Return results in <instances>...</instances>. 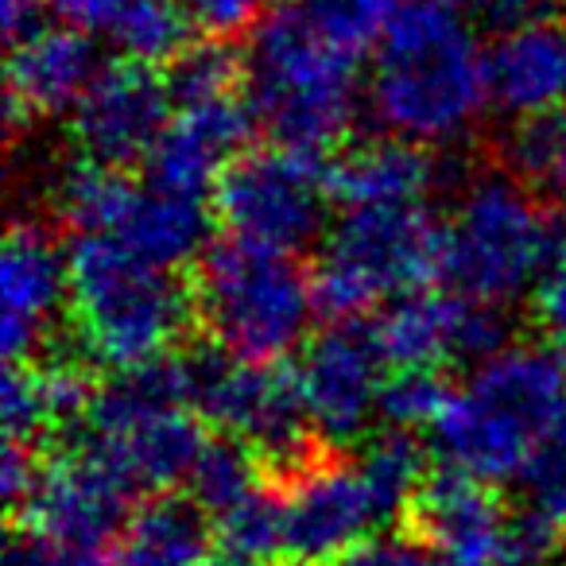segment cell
<instances>
[{
	"label": "cell",
	"instance_id": "5",
	"mask_svg": "<svg viewBox=\"0 0 566 566\" xmlns=\"http://www.w3.org/2000/svg\"><path fill=\"white\" fill-rule=\"evenodd\" d=\"M71 318L86 357L117 373L171 357L195 318V287L113 237L71 244Z\"/></svg>",
	"mask_w": 566,
	"mask_h": 566
},
{
	"label": "cell",
	"instance_id": "15",
	"mask_svg": "<svg viewBox=\"0 0 566 566\" xmlns=\"http://www.w3.org/2000/svg\"><path fill=\"white\" fill-rule=\"evenodd\" d=\"M133 496V489L113 478L102 462H94L86 450H74L40 465V478L17 516L24 520L28 532L43 539L86 555H109L133 520L128 516Z\"/></svg>",
	"mask_w": 566,
	"mask_h": 566
},
{
	"label": "cell",
	"instance_id": "32",
	"mask_svg": "<svg viewBox=\"0 0 566 566\" xmlns=\"http://www.w3.org/2000/svg\"><path fill=\"white\" fill-rule=\"evenodd\" d=\"M447 396H450V385L439 373L396 369L385 385V408H380V416H385L396 431H419V427L431 431L434 419L447 408Z\"/></svg>",
	"mask_w": 566,
	"mask_h": 566
},
{
	"label": "cell",
	"instance_id": "27",
	"mask_svg": "<svg viewBox=\"0 0 566 566\" xmlns=\"http://www.w3.org/2000/svg\"><path fill=\"white\" fill-rule=\"evenodd\" d=\"M504 159H509V171L547 190L566 210V109L551 117L516 120L504 144Z\"/></svg>",
	"mask_w": 566,
	"mask_h": 566
},
{
	"label": "cell",
	"instance_id": "8",
	"mask_svg": "<svg viewBox=\"0 0 566 566\" xmlns=\"http://www.w3.org/2000/svg\"><path fill=\"white\" fill-rule=\"evenodd\" d=\"M195 318L213 349L244 361H283L307 346L318 311L315 275L292 252L226 241L195 264Z\"/></svg>",
	"mask_w": 566,
	"mask_h": 566
},
{
	"label": "cell",
	"instance_id": "22",
	"mask_svg": "<svg viewBox=\"0 0 566 566\" xmlns=\"http://www.w3.org/2000/svg\"><path fill=\"white\" fill-rule=\"evenodd\" d=\"M63 24L105 40L128 63H175L190 48L187 0H51Z\"/></svg>",
	"mask_w": 566,
	"mask_h": 566
},
{
	"label": "cell",
	"instance_id": "11",
	"mask_svg": "<svg viewBox=\"0 0 566 566\" xmlns=\"http://www.w3.org/2000/svg\"><path fill=\"white\" fill-rule=\"evenodd\" d=\"M190 403L226 439L249 447L260 465L292 478L315 458L300 377L280 361H244L226 349L187 357Z\"/></svg>",
	"mask_w": 566,
	"mask_h": 566
},
{
	"label": "cell",
	"instance_id": "13",
	"mask_svg": "<svg viewBox=\"0 0 566 566\" xmlns=\"http://www.w3.org/2000/svg\"><path fill=\"white\" fill-rule=\"evenodd\" d=\"M385 369L388 361L373 331H357L354 323H338L303 346L295 377L318 442L331 450L365 442L373 419L385 408Z\"/></svg>",
	"mask_w": 566,
	"mask_h": 566
},
{
	"label": "cell",
	"instance_id": "1",
	"mask_svg": "<svg viewBox=\"0 0 566 566\" xmlns=\"http://www.w3.org/2000/svg\"><path fill=\"white\" fill-rule=\"evenodd\" d=\"M489 48L450 0H403L373 51L369 109L388 136L462 144L489 109Z\"/></svg>",
	"mask_w": 566,
	"mask_h": 566
},
{
	"label": "cell",
	"instance_id": "23",
	"mask_svg": "<svg viewBox=\"0 0 566 566\" xmlns=\"http://www.w3.org/2000/svg\"><path fill=\"white\" fill-rule=\"evenodd\" d=\"M439 182V164L431 148L403 136H380L346 148L331 164L334 206H427V195Z\"/></svg>",
	"mask_w": 566,
	"mask_h": 566
},
{
	"label": "cell",
	"instance_id": "33",
	"mask_svg": "<svg viewBox=\"0 0 566 566\" xmlns=\"http://www.w3.org/2000/svg\"><path fill=\"white\" fill-rule=\"evenodd\" d=\"M331 566H442L427 543H419L416 535H373V539L357 543L354 551L338 558Z\"/></svg>",
	"mask_w": 566,
	"mask_h": 566
},
{
	"label": "cell",
	"instance_id": "28",
	"mask_svg": "<svg viewBox=\"0 0 566 566\" xmlns=\"http://www.w3.org/2000/svg\"><path fill=\"white\" fill-rule=\"evenodd\" d=\"M260 470L264 465H260V458L249 447H241L233 439H218V442H206L187 489L206 516H218L221 509H229L241 496H249L252 489L264 485Z\"/></svg>",
	"mask_w": 566,
	"mask_h": 566
},
{
	"label": "cell",
	"instance_id": "3",
	"mask_svg": "<svg viewBox=\"0 0 566 566\" xmlns=\"http://www.w3.org/2000/svg\"><path fill=\"white\" fill-rule=\"evenodd\" d=\"M566 411V361L551 346L489 354L450 388L431 439L450 470L489 485L520 481Z\"/></svg>",
	"mask_w": 566,
	"mask_h": 566
},
{
	"label": "cell",
	"instance_id": "18",
	"mask_svg": "<svg viewBox=\"0 0 566 566\" xmlns=\"http://www.w3.org/2000/svg\"><path fill=\"white\" fill-rule=\"evenodd\" d=\"M171 90L167 78L156 74V66L125 59L102 66L94 86L71 113V136L90 164L128 167L136 159H148L171 120Z\"/></svg>",
	"mask_w": 566,
	"mask_h": 566
},
{
	"label": "cell",
	"instance_id": "9",
	"mask_svg": "<svg viewBox=\"0 0 566 566\" xmlns=\"http://www.w3.org/2000/svg\"><path fill=\"white\" fill-rule=\"evenodd\" d=\"M442 221L427 206H361L331 221L315 252L318 311L354 323L439 275Z\"/></svg>",
	"mask_w": 566,
	"mask_h": 566
},
{
	"label": "cell",
	"instance_id": "16",
	"mask_svg": "<svg viewBox=\"0 0 566 566\" xmlns=\"http://www.w3.org/2000/svg\"><path fill=\"white\" fill-rule=\"evenodd\" d=\"M411 532L439 555L442 566H504L516 563L520 516L504 509L496 485L462 470L427 473L408 509Z\"/></svg>",
	"mask_w": 566,
	"mask_h": 566
},
{
	"label": "cell",
	"instance_id": "37",
	"mask_svg": "<svg viewBox=\"0 0 566 566\" xmlns=\"http://www.w3.org/2000/svg\"><path fill=\"white\" fill-rule=\"evenodd\" d=\"M473 4H478V12L496 28V32H512V28L551 20L558 0H473Z\"/></svg>",
	"mask_w": 566,
	"mask_h": 566
},
{
	"label": "cell",
	"instance_id": "14",
	"mask_svg": "<svg viewBox=\"0 0 566 566\" xmlns=\"http://www.w3.org/2000/svg\"><path fill=\"white\" fill-rule=\"evenodd\" d=\"M388 369H427L442 365H478L489 354L509 346V318L504 311L473 303L458 292H411L377 311L373 323Z\"/></svg>",
	"mask_w": 566,
	"mask_h": 566
},
{
	"label": "cell",
	"instance_id": "4",
	"mask_svg": "<svg viewBox=\"0 0 566 566\" xmlns=\"http://www.w3.org/2000/svg\"><path fill=\"white\" fill-rule=\"evenodd\" d=\"M427 478L411 431H388L357 458H315L280 489L287 566H331L411 509Z\"/></svg>",
	"mask_w": 566,
	"mask_h": 566
},
{
	"label": "cell",
	"instance_id": "39",
	"mask_svg": "<svg viewBox=\"0 0 566 566\" xmlns=\"http://www.w3.org/2000/svg\"><path fill=\"white\" fill-rule=\"evenodd\" d=\"M504 566H543V563H504Z\"/></svg>",
	"mask_w": 566,
	"mask_h": 566
},
{
	"label": "cell",
	"instance_id": "30",
	"mask_svg": "<svg viewBox=\"0 0 566 566\" xmlns=\"http://www.w3.org/2000/svg\"><path fill=\"white\" fill-rule=\"evenodd\" d=\"M300 4L315 24H323L361 55H373L380 48L388 24L403 9V0H300Z\"/></svg>",
	"mask_w": 566,
	"mask_h": 566
},
{
	"label": "cell",
	"instance_id": "21",
	"mask_svg": "<svg viewBox=\"0 0 566 566\" xmlns=\"http://www.w3.org/2000/svg\"><path fill=\"white\" fill-rule=\"evenodd\" d=\"M489 102L512 120L566 109V28L524 24L489 48Z\"/></svg>",
	"mask_w": 566,
	"mask_h": 566
},
{
	"label": "cell",
	"instance_id": "31",
	"mask_svg": "<svg viewBox=\"0 0 566 566\" xmlns=\"http://www.w3.org/2000/svg\"><path fill=\"white\" fill-rule=\"evenodd\" d=\"M237 82H244L241 59L221 43H202V48H187L171 63L167 74V90L171 102H206V97L237 94Z\"/></svg>",
	"mask_w": 566,
	"mask_h": 566
},
{
	"label": "cell",
	"instance_id": "6",
	"mask_svg": "<svg viewBox=\"0 0 566 566\" xmlns=\"http://www.w3.org/2000/svg\"><path fill=\"white\" fill-rule=\"evenodd\" d=\"M558 244L532 182L509 167H489L462 182L442 218L439 280L465 300L509 311L535 295Z\"/></svg>",
	"mask_w": 566,
	"mask_h": 566
},
{
	"label": "cell",
	"instance_id": "34",
	"mask_svg": "<svg viewBox=\"0 0 566 566\" xmlns=\"http://www.w3.org/2000/svg\"><path fill=\"white\" fill-rule=\"evenodd\" d=\"M535 323L547 334L551 349L566 361V241L558 244L547 275L535 287Z\"/></svg>",
	"mask_w": 566,
	"mask_h": 566
},
{
	"label": "cell",
	"instance_id": "24",
	"mask_svg": "<svg viewBox=\"0 0 566 566\" xmlns=\"http://www.w3.org/2000/svg\"><path fill=\"white\" fill-rule=\"evenodd\" d=\"M94 403L82 365L74 361H9L0 385V423L4 442L35 447V439L59 427L82 423Z\"/></svg>",
	"mask_w": 566,
	"mask_h": 566
},
{
	"label": "cell",
	"instance_id": "12",
	"mask_svg": "<svg viewBox=\"0 0 566 566\" xmlns=\"http://www.w3.org/2000/svg\"><path fill=\"white\" fill-rule=\"evenodd\" d=\"M331 202V164L292 144L249 148L213 187V218L226 237L292 256L323 241Z\"/></svg>",
	"mask_w": 566,
	"mask_h": 566
},
{
	"label": "cell",
	"instance_id": "35",
	"mask_svg": "<svg viewBox=\"0 0 566 566\" xmlns=\"http://www.w3.org/2000/svg\"><path fill=\"white\" fill-rule=\"evenodd\" d=\"M275 4H283V0H187L195 24L213 35H233L244 32V28H256Z\"/></svg>",
	"mask_w": 566,
	"mask_h": 566
},
{
	"label": "cell",
	"instance_id": "10",
	"mask_svg": "<svg viewBox=\"0 0 566 566\" xmlns=\"http://www.w3.org/2000/svg\"><path fill=\"white\" fill-rule=\"evenodd\" d=\"M55 210L78 237H113L159 268L198 264L210 249L213 206L175 195L156 182H136L125 167L78 159L55 179Z\"/></svg>",
	"mask_w": 566,
	"mask_h": 566
},
{
	"label": "cell",
	"instance_id": "38",
	"mask_svg": "<svg viewBox=\"0 0 566 566\" xmlns=\"http://www.w3.org/2000/svg\"><path fill=\"white\" fill-rule=\"evenodd\" d=\"M43 4H51V0H0V20H4L9 40H20L24 32L40 28Z\"/></svg>",
	"mask_w": 566,
	"mask_h": 566
},
{
	"label": "cell",
	"instance_id": "19",
	"mask_svg": "<svg viewBox=\"0 0 566 566\" xmlns=\"http://www.w3.org/2000/svg\"><path fill=\"white\" fill-rule=\"evenodd\" d=\"M252 120L256 117H252L249 97L237 94L175 105L156 148L144 159L148 182L175 190V195L202 198L206 190L218 187L233 159L249 151Z\"/></svg>",
	"mask_w": 566,
	"mask_h": 566
},
{
	"label": "cell",
	"instance_id": "17",
	"mask_svg": "<svg viewBox=\"0 0 566 566\" xmlns=\"http://www.w3.org/2000/svg\"><path fill=\"white\" fill-rule=\"evenodd\" d=\"M71 311V249L40 221H17L0 252V346L9 361H35L59 315Z\"/></svg>",
	"mask_w": 566,
	"mask_h": 566
},
{
	"label": "cell",
	"instance_id": "2",
	"mask_svg": "<svg viewBox=\"0 0 566 566\" xmlns=\"http://www.w3.org/2000/svg\"><path fill=\"white\" fill-rule=\"evenodd\" d=\"M365 55L307 17L300 0H283L249 28L241 71L252 117L275 136L323 156L349 136L361 109Z\"/></svg>",
	"mask_w": 566,
	"mask_h": 566
},
{
	"label": "cell",
	"instance_id": "29",
	"mask_svg": "<svg viewBox=\"0 0 566 566\" xmlns=\"http://www.w3.org/2000/svg\"><path fill=\"white\" fill-rule=\"evenodd\" d=\"M520 485H524L527 516H535L555 535H566V411L555 431L543 439V447L535 450Z\"/></svg>",
	"mask_w": 566,
	"mask_h": 566
},
{
	"label": "cell",
	"instance_id": "40",
	"mask_svg": "<svg viewBox=\"0 0 566 566\" xmlns=\"http://www.w3.org/2000/svg\"><path fill=\"white\" fill-rule=\"evenodd\" d=\"M450 4H473V0H450Z\"/></svg>",
	"mask_w": 566,
	"mask_h": 566
},
{
	"label": "cell",
	"instance_id": "26",
	"mask_svg": "<svg viewBox=\"0 0 566 566\" xmlns=\"http://www.w3.org/2000/svg\"><path fill=\"white\" fill-rule=\"evenodd\" d=\"M213 566H287L283 558V509L280 493L252 489L237 504L210 516Z\"/></svg>",
	"mask_w": 566,
	"mask_h": 566
},
{
	"label": "cell",
	"instance_id": "7",
	"mask_svg": "<svg viewBox=\"0 0 566 566\" xmlns=\"http://www.w3.org/2000/svg\"><path fill=\"white\" fill-rule=\"evenodd\" d=\"M202 416L190 403L187 357L117 373L94 392L82 419V447L133 493L187 485L206 450Z\"/></svg>",
	"mask_w": 566,
	"mask_h": 566
},
{
	"label": "cell",
	"instance_id": "36",
	"mask_svg": "<svg viewBox=\"0 0 566 566\" xmlns=\"http://www.w3.org/2000/svg\"><path fill=\"white\" fill-rule=\"evenodd\" d=\"M109 555H86V551H71L55 539H43L35 532H17L4 551V566H105Z\"/></svg>",
	"mask_w": 566,
	"mask_h": 566
},
{
	"label": "cell",
	"instance_id": "20",
	"mask_svg": "<svg viewBox=\"0 0 566 566\" xmlns=\"http://www.w3.org/2000/svg\"><path fill=\"white\" fill-rule=\"evenodd\" d=\"M102 74L97 48L71 24H40L12 40L9 51V125L71 117Z\"/></svg>",
	"mask_w": 566,
	"mask_h": 566
},
{
	"label": "cell",
	"instance_id": "25",
	"mask_svg": "<svg viewBox=\"0 0 566 566\" xmlns=\"http://www.w3.org/2000/svg\"><path fill=\"white\" fill-rule=\"evenodd\" d=\"M105 566H213L210 516L198 504L159 496L128 520Z\"/></svg>",
	"mask_w": 566,
	"mask_h": 566
}]
</instances>
